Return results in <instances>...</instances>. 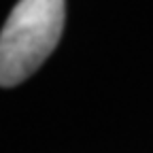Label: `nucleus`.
Wrapping results in <instances>:
<instances>
[{
    "instance_id": "f257e3e1",
    "label": "nucleus",
    "mask_w": 153,
    "mask_h": 153,
    "mask_svg": "<svg viewBox=\"0 0 153 153\" xmlns=\"http://www.w3.org/2000/svg\"><path fill=\"white\" fill-rule=\"evenodd\" d=\"M64 0H19L0 32V87L24 83L60 43Z\"/></svg>"
}]
</instances>
